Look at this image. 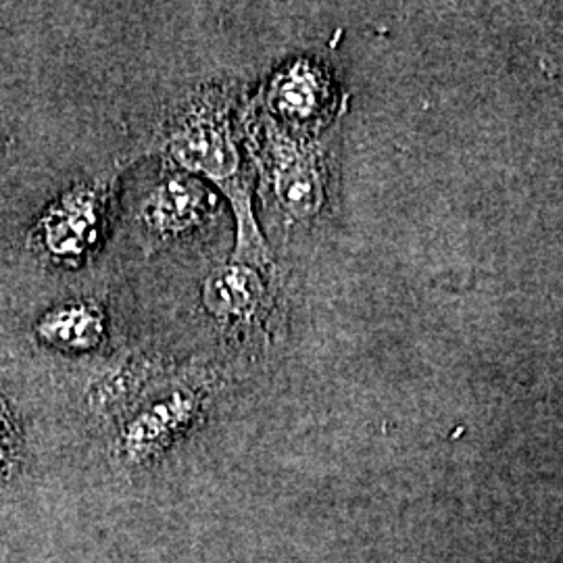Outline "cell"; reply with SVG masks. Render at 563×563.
Returning a JSON list of instances; mask_svg holds the SVG:
<instances>
[{"mask_svg":"<svg viewBox=\"0 0 563 563\" xmlns=\"http://www.w3.org/2000/svg\"><path fill=\"white\" fill-rule=\"evenodd\" d=\"M7 439H9V432H7V423H4V418L0 416V463H2L4 455H7Z\"/></svg>","mask_w":563,"mask_h":563,"instance_id":"cell-8","label":"cell"},{"mask_svg":"<svg viewBox=\"0 0 563 563\" xmlns=\"http://www.w3.org/2000/svg\"><path fill=\"white\" fill-rule=\"evenodd\" d=\"M265 295L257 265L232 260L207 276L202 305L218 322L251 323L262 316Z\"/></svg>","mask_w":563,"mask_h":563,"instance_id":"cell-5","label":"cell"},{"mask_svg":"<svg viewBox=\"0 0 563 563\" xmlns=\"http://www.w3.org/2000/svg\"><path fill=\"white\" fill-rule=\"evenodd\" d=\"M323 88L322 74L299 60L274 76L267 88V107L282 123L302 125L316 120L323 102Z\"/></svg>","mask_w":563,"mask_h":563,"instance_id":"cell-6","label":"cell"},{"mask_svg":"<svg viewBox=\"0 0 563 563\" xmlns=\"http://www.w3.org/2000/svg\"><path fill=\"white\" fill-rule=\"evenodd\" d=\"M267 165L274 195L288 216L307 218L320 207V167L309 153L276 134L267 146Z\"/></svg>","mask_w":563,"mask_h":563,"instance_id":"cell-4","label":"cell"},{"mask_svg":"<svg viewBox=\"0 0 563 563\" xmlns=\"http://www.w3.org/2000/svg\"><path fill=\"white\" fill-rule=\"evenodd\" d=\"M213 207L216 199L202 181L184 172L167 174L142 201L139 220L144 239L155 244L178 241L207 222Z\"/></svg>","mask_w":563,"mask_h":563,"instance_id":"cell-3","label":"cell"},{"mask_svg":"<svg viewBox=\"0 0 563 563\" xmlns=\"http://www.w3.org/2000/svg\"><path fill=\"white\" fill-rule=\"evenodd\" d=\"M107 316L101 305L76 301L63 305L38 323V334L48 344L65 351H92L101 344Z\"/></svg>","mask_w":563,"mask_h":563,"instance_id":"cell-7","label":"cell"},{"mask_svg":"<svg viewBox=\"0 0 563 563\" xmlns=\"http://www.w3.org/2000/svg\"><path fill=\"white\" fill-rule=\"evenodd\" d=\"M163 153L188 176L220 188L236 220V262H267V244L253 213L251 180L242 159L232 104L222 90H205L186 102L162 134Z\"/></svg>","mask_w":563,"mask_h":563,"instance_id":"cell-1","label":"cell"},{"mask_svg":"<svg viewBox=\"0 0 563 563\" xmlns=\"http://www.w3.org/2000/svg\"><path fill=\"white\" fill-rule=\"evenodd\" d=\"M111 178H97L71 188L42 223L44 246L63 262L78 263L99 246L109 220Z\"/></svg>","mask_w":563,"mask_h":563,"instance_id":"cell-2","label":"cell"}]
</instances>
